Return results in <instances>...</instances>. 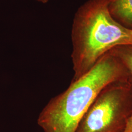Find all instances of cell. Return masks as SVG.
<instances>
[{
    "mask_svg": "<svg viewBox=\"0 0 132 132\" xmlns=\"http://www.w3.org/2000/svg\"><path fill=\"white\" fill-rule=\"evenodd\" d=\"M110 0H87L76 11L71 30V59L76 80L114 47L132 44V29L110 14Z\"/></svg>",
    "mask_w": 132,
    "mask_h": 132,
    "instance_id": "cell-2",
    "label": "cell"
},
{
    "mask_svg": "<svg viewBox=\"0 0 132 132\" xmlns=\"http://www.w3.org/2000/svg\"><path fill=\"white\" fill-rule=\"evenodd\" d=\"M132 113V86L114 82L100 92L76 132H123Z\"/></svg>",
    "mask_w": 132,
    "mask_h": 132,
    "instance_id": "cell-3",
    "label": "cell"
},
{
    "mask_svg": "<svg viewBox=\"0 0 132 132\" xmlns=\"http://www.w3.org/2000/svg\"><path fill=\"white\" fill-rule=\"evenodd\" d=\"M109 10L118 23L132 29V0H110Z\"/></svg>",
    "mask_w": 132,
    "mask_h": 132,
    "instance_id": "cell-4",
    "label": "cell"
},
{
    "mask_svg": "<svg viewBox=\"0 0 132 132\" xmlns=\"http://www.w3.org/2000/svg\"><path fill=\"white\" fill-rule=\"evenodd\" d=\"M110 52L122 65L127 74L128 82L132 87V44L119 46Z\"/></svg>",
    "mask_w": 132,
    "mask_h": 132,
    "instance_id": "cell-5",
    "label": "cell"
},
{
    "mask_svg": "<svg viewBox=\"0 0 132 132\" xmlns=\"http://www.w3.org/2000/svg\"><path fill=\"white\" fill-rule=\"evenodd\" d=\"M123 132H132V113L128 120L126 127Z\"/></svg>",
    "mask_w": 132,
    "mask_h": 132,
    "instance_id": "cell-6",
    "label": "cell"
},
{
    "mask_svg": "<svg viewBox=\"0 0 132 132\" xmlns=\"http://www.w3.org/2000/svg\"><path fill=\"white\" fill-rule=\"evenodd\" d=\"M117 81H127L125 70L110 52L93 68L47 103L37 123L44 132H76L81 120L100 92Z\"/></svg>",
    "mask_w": 132,
    "mask_h": 132,
    "instance_id": "cell-1",
    "label": "cell"
},
{
    "mask_svg": "<svg viewBox=\"0 0 132 132\" xmlns=\"http://www.w3.org/2000/svg\"><path fill=\"white\" fill-rule=\"evenodd\" d=\"M36 2H38L39 3H41L43 4H45L46 3H47V2L49 1V0H34Z\"/></svg>",
    "mask_w": 132,
    "mask_h": 132,
    "instance_id": "cell-7",
    "label": "cell"
}]
</instances>
